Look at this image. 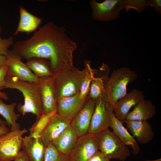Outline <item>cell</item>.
Instances as JSON below:
<instances>
[{
    "mask_svg": "<svg viewBox=\"0 0 161 161\" xmlns=\"http://www.w3.org/2000/svg\"><path fill=\"white\" fill-rule=\"evenodd\" d=\"M70 122L56 113L48 123L40 136L45 146L52 143L70 125Z\"/></svg>",
    "mask_w": 161,
    "mask_h": 161,
    "instance_id": "4fadbf2b",
    "label": "cell"
},
{
    "mask_svg": "<svg viewBox=\"0 0 161 161\" xmlns=\"http://www.w3.org/2000/svg\"><path fill=\"white\" fill-rule=\"evenodd\" d=\"M77 47L64 28L50 21L35 31L30 38L16 42L13 49L21 59L48 60L54 74L73 66Z\"/></svg>",
    "mask_w": 161,
    "mask_h": 161,
    "instance_id": "6da1fadb",
    "label": "cell"
},
{
    "mask_svg": "<svg viewBox=\"0 0 161 161\" xmlns=\"http://www.w3.org/2000/svg\"><path fill=\"white\" fill-rule=\"evenodd\" d=\"M144 98L143 92L136 89L127 93L114 105L113 111L115 117L123 123L131 109Z\"/></svg>",
    "mask_w": 161,
    "mask_h": 161,
    "instance_id": "7c38bea8",
    "label": "cell"
},
{
    "mask_svg": "<svg viewBox=\"0 0 161 161\" xmlns=\"http://www.w3.org/2000/svg\"><path fill=\"white\" fill-rule=\"evenodd\" d=\"M1 27L0 24V35L1 33Z\"/></svg>",
    "mask_w": 161,
    "mask_h": 161,
    "instance_id": "d590c367",
    "label": "cell"
},
{
    "mask_svg": "<svg viewBox=\"0 0 161 161\" xmlns=\"http://www.w3.org/2000/svg\"><path fill=\"white\" fill-rule=\"evenodd\" d=\"M87 97L81 98L79 92L72 96L57 100V113L71 121L81 109Z\"/></svg>",
    "mask_w": 161,
    "mask_h": 161,
    "instance_id": "5bb4252c",
    "label": "cell"
},
{
    "mask_svg": "<svg viewBox=\"0 0 161 161\" xmlns=\"http://www.w3.org/2000/svg\"><path fill=\"white\" fill-rule=\"evenodd\" d=\"M16 105V102L6 104L0 98V114L5 119L7 124L10 127L11 131L20 129V126L16 121L21 115L16 113L14 111Z\"/></svg>",
    "mask_w": 161,
    "mask_h": 161,
    "instance_id": "603a6c76",
    "label": "cell"
},
{
    "mask_svg": "<svg viewBox=\"0 0 161 161\" xmlns=\"http://www.w3.org/2000/svg\"><path fill=\"white\" fill-rule=\"evenodd\" d=\"M10 129L6 126H0V137L10 131Z\"/></svg>",
    "mask_w": 161,
    "mask_h": 161,
    "instance_id": "d6a6232c",
    "label": "cell"
},
{
    "mask_svg": "<svg viewBox=\"0 0 161 161\" xmlns=\"http://www.w3.org/2000/svg\"><path fill=\"white\" fill-rule=\"evenodd\" d=\"M38 77L44 78L54 75L49 63L47 60L40 58H32L25 63Z\"/></svg>",
    "mask_w": 161,
    "mask_h": 161,
    "instance_id": "7402d4cb",
    "label": "cell"
},
{
    "mask_svg": "<svg viewBox=\"0 0 161 161\" xmlns=\"http://www.w3.org/2000/svg\"><path fill=\"white\" fill-rule=\"evenodd\" d=\"M20 20L18 25L13 35L20 32L30 33L35 31L41 23V18L31 14L22 6L19 8Z\"/></svg>",
    "mask_w": 161,
    "mask_h": 161,
    "instance_id": "44dd1931",
    "label": "cell"
},
{
    "mask_svg": "<svg viewBox=\"0 0 161 161\" xmlns=\"http://www.w3.org/2000/svg\"><path fill=\"white\" fill-rule=\"evenodd\" d=\"M78 138L76 133L69 125L52 143L60 152L69 155L75 146Z\"/></svg>",
    "mask_w": 161,
    "mask_h": 161,
    "instance_id": "d6986e66",
    "label": "cell"
},
{
    "mask_svg": "<svg viewBox=\"0 0 161 161\" xmlns=\"http://www.w3.org/2000/svg\"><path fill=\"white\" fill-rule=\"evenodd\" d=\"M113 113V106L109 102L106 95L97 99L88 133L97 134L108 129Z\"/></svg>",
    "mask_w": 161,
    "mask_h": 161,
    "instance_id": "52a82bcc",
    "label": "cell"
},
{
    "mask_svg": "<svg viewBox=\"0 0 161 161\" xmlns=\"http://www.w3.org/2000/svg\"><path fill=\"white\" fill-rule=\"evenodd\" d=\"M85 73L74 66L54 74L55 96L56 100L74 95L80 92Z\"/></svg>",
    "mask_w": 161,
    "mask_h": 161,
    "instance_id": "277c9868",
    "label": "cell"
},
{
    "mask_svg": "<svg viewBox=\"0 0 161 161\" xmlns=\"http://www.w3.org/2000/svg\"><path fill=\"white\" fill-rule=\"evenodd\" d=\"M137 75L134 71L123 67L114 70L107 79L105 85L106 95L113 106L127 93L128 84L135 80Z\"/></svg>",
    "mask_w": 161,
    "mask_h": 161,
    "instance_id": "5b68a950",
    "label": "cell"
},
{
    "mask_svg": "<svg viewBox=\"0 0 161 161\" xmlns=\"http://www.w3.org/2000/svg\"><path fill=\"white\" fill-rule=\"evenodd\" d=\"M39 78V83L43 105L42 114L54 111H57V102L55 96L53 76Z\"/></svg>",
    "mask_w": 161,
    "mask_h": 161,
    "instance_id": "9a60e30c",
    "label": "cell"
},
{
    "mask_svg": "<svg viewBox=\"0 0 161 161\" xmlns=\"http://www.w3.org/2000/svg\"><path fill=\"white\" fill-rule=\"evenodd\" d=\"M14 161H29L24 151L22 150L20 152Z\"/></svg>",
    "mask_w": 161,
    "mask_h": 161,
    "instance_id": "1f68e13d",
    "label": "cell"
},
{
    "mask_svg": "<svg viewBox=\"0 0 161 161\" xmlns=\"http://www.w3.org/2000/svg\"><path fill=\"white\" fill-rule=\"evenodd\" d=\"M22 149L29 161H44L45 147L40 137H23Z\"/></svg>",
    "mask_w": 161,
    "mask_h": 161,
    "instance_id": "2e32d148",
    "label": "cell"
},
{
    "mask_svg": "<svg viewBox=\"0 0 161 161\" xmlns=\"http://www.w3.org/2000/svg\"><path fill=\"white\" fill-rule=\"evenodd\" d=\"M45 147L44 161H71L69 155L60 152L52 143Z\"/></svg>",
    "mask_w": 161,
    "mask_h": 161,
    "instance_id": "4316f807",
    "label": "cell"
},
{
    "mask_svg": "<svg viewBox=\"0 0 161 161\" xmlns=\"http://www.w3.org/2000/svg\"><path fill=\"white\" fill-rule=\"evenodd\" d=\"M95 105L96 100L87 97L81 109L71 121L70 125L78 137L88 133Z\"/></svg>",
    "mask_w": 161,
    "mask_h": 161,
    "instance_id": "8fae6325",
    "label": "cell"
},
{
    "mask_svg": "<svg viewBox=\"0 0 161 161\" xmlns=\"http://www.w3.org/2000/svg\"><path fill=\"white\" fill-rule=\"evenodd\" d=\"M8 67L5 65L0 69V98L6 100H9V97L7 94L4 92L1 91L4 83V78L6 75Z\"/></svg>",
    "mask_w": 161,
    "mask_h": 161,
    "instance_id": "f1b7e54d",
    "label": "cell"
},
{
    "mask_svg": "<svg viewBox=\"0 0 161 161\" xmlns=\"http://www.w3.org/2000/svg\"><path fill=\"white\" fill-rule=\"evenodd\" d=\"M27 132L25 128L10 131L0 137V161L14 160L22 148V136Z\"/></svg>",
    "mask_w": 161,
    "mask_h": 161,
    "instance_id": "ba28073f",
    "label": "cell"
},
{
    "mask_svg": "<svg viewBox=\"0 0 161 161\" xmlns=\"http://www.w3.org/2000/svg\"><path fill=\"white\" fill-rule=\"evenodd\" d=\"M7 125L6 121L0 118V126H6Z\"/></svg>",
    "mask_w": 161,
    "mask_h": 161,
    "instance_id": "e575fe53",
    "label": "cell"
},
{
    "mask_svg": "<svg viewBox=\"0 0 161 161\" xmlns=\"http://www.w3.org/2000/svg\"><path fill=\"white\" fill-rule=\"evenodd\" d=\"M88 161H110V159L107 158L98 151Z\"/></svg>",
    "mask_w": 161,
    "mask_h": 161,
    "instance_id": "4dcf8cb0",
    "label": "cell"
},
{
    "mask_svg": "<svg viewBox=\"0 0 161 161\" xmlns=\"http://www.w3.org/2000/svg\"><path fill=\"white\" fill-rule=\"evenodd\" d=\"M148 7L152 6L154 8L155 11L159 14H161V0H146Z\"/></svg>",
    "mask_w": 161,
    "mask_h": 161,
    "instance_id": "f546056e",
    "label": "cell"
},
{
    "mask_svg": "<svg viewBox=\"0 0 161 161\" xmlns=\"http://www.w3.org/2000/svg\"><path fill=\"white\" fill-rule=\"evenodd\" d=\"M57 113V111H54L47 114H42L39 120L29 128V135L35 138L40 137L48 123Z\"/></svg>",
    "mask_w": 161,
    "mask_h": 161,
    "instance_id": "484cf974",
    "label": "cell"
},
{
    "mask_svg": "<svg viewBox=\"0 0 161 161\" xmlns=\"http://www.w3.org/2000/svg\"><path fill=\"white\" fill-rule=\"evenodd\" d=\"M96 134L99 150L108 158L124 161L131 155L126 145L108 129Z\"/></svg>",
    "mask_w": 161,
    "mask_h": 161,
    "instance_id": "8992f818",
    "label": "cell"
},
{
    "mask_svg": "<svg viewBox=\"0 0 161 161\" xmlns=\"http://www.w3.org/2000/svg\"><path fill=\"white\" fill-rule=\"evenodd\" d=\"M6 56L0 55V69L6 65Z\"/></svg>",
    "mask_w": 161,
    "mask_h": 161,
    "instance_id": "836d02e7",
    "label": "cell"
},
{
    "mask_svg": "<svg viewBox=\"0 0 161 161\" xmlns=\"http://www.w3.org/2000/svg\"><path fill=\"white\" fill-rule=\"evenodd\" d=\"M5 88L17 89L22 93L24 103L18 104L17 108L23 117L26 113H31L35 115L36 121L39 120L43 111L39 83L21 81L15 77L6 75L1 89Z\"/></svg>",
    "mask_w": 161,
    "mask_h": 161,
    "instance_id": "7a4b0ae2",
    "label": "cell"
},
{
    "mask_svg": "<svg viewBox=\"0 0 161 161\" xmlns=\"http://www.w3.org/2000/svg\"><path fill=\"white\" fill-rule=\"evenodd\" d=\"M109 72L101 77H94L91 83L88 93L89 98L96 100L106 95L105 85L109 77Z\"/></svg>",
    "mask_w": 161,
    "mask_h": 161,
    "instance_id": "cb8c5ba5",
    "label": "cell"
},
{
    "mask_svg": "<svg viewBox=\"0 0 161 161\" xmlns=\"http://www.w3.org/2000/svg\"><path fill=\"white\" fill-rule=\"evenodd\" d=\"M92 18L96 21H108L118 18L120 11L124 9L127 13L130 9L141 13L148 7L146 0H106L98 3L91 0Z\"/></svg>",
    "mask_w": 161,
    "mask_h": 161,
    "instance_id": "3957f363",
    "label": "cell"
},
{
    "mask_svg": "<svg viewBox=\"0 0 161 161\" xmlns=\"http://www.w3.org/2000/svg\"><path fill=\"white\" fill-rule=\"evenodd\" d=\"M134 107L133 110L128 113L126 120L147 121L156 114L155 107L149 100L144 99Z\"/></svg>",
    "mask_w": 161,
    "mask_h": 161,
    "instance_id": "ffe728a7",
    "label": "cell"
},
{
    "mask_svg": "<svg viewBox=\"0 0 161 161\" xmlns=\"http://www.w3.org/2000/svg\"><path fill=\"white\" fill-rule=\"evenodd\" d=\"M14 44V40L12 37L2 38L0 37V55L6 56L8 52V48Z\"/></svg>",
    "mask_w": 161,
    "mask_h": 161,
    "instance_id": "83f0119b",
    "label": "cell"
},
{
    "mask_svg": "<svg viewBox=\"0 0 161 161\" xmlns=\"http://www.w3.org/2000/svg\"><path fill=\"white\" fill-rule=\"evenodd\" d=\"M6 57L8 67L6 75L15 77L21 81L39 83L40 78L22 61L21 57L13 49L8 50Z\"/></svg>",
    "mask_w": 161,
    "mask_h": 161,
    "instance_id": "9c48e42d",
    "label": "cell"
},
{
    "mask_svg": "<svg viewBox=\"0 0 161 161\" xmlns=\"http://www.w3.org/2000/svg\"><path fill=\"white\" fill-rule=\"evenodd\" d=\"M124 122L139 143H147L153 139L154 133L151 125L147 121L125 120Z\"/></svg>",
    "mask_w": 161,
    "mask_h": 161,
    "instance_id": "e0dca14e",
    "label": "cell"
},
{
    "mask_svg": "<svg viewBox=\"0 0 161 161\" xmlns=\"http://www.w3.org/2000/svg\"><path fill=\"white\" fill-rule=\"evenodd\" d=\"M98 151L96 134L88 133L78 137L69 156L71 161H88Z\"/></svg>",
    "mask_w": 161,
    "mask_h": 161,
    "instance_id": "30bf717a",
    "label": "cell"
},
{
    "mask_svg": "<svg viewBox=\"0 0 161 161\" xmlns=\"http://www.w3.org/2000/svg\"><path fill=\"white\" fill-rule=\"evenodd\" d=\"M123 122L118 120L114 113L112 114L109 127L113 129V132L125 145H129L132 149L135 155L138 154L140 149L134 137L129 132L123 125Z\"/></svg>",
    "mask_w": 161,
    "mask_h": 161,
    "instance_id": "ac0fdd59",
    "label": "cell"
},
{
    "mask_svg": "<svg viewBox=\"0 0 161 161\" xmlns=\"http://www.w3.org/2000/svg\"><path fill=\"white\" fill-rule=\"evenodd\" d=\"M90 61H85V73L80 91V96L83 99L86 98L88 94L91 83L94 78L95 73V69L90 65Z\"/></svg>",
    "mask_w": 161,
    "mask_h": 161,
    "instance_id": "d4e9b609",
    "label": "cell"
}]
</instances>
